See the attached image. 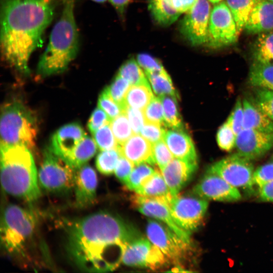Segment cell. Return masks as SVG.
I'll return each mask as SVG.
<instances>
[{"label": "cell", "instance_id": "816d5d0a", "mask_svg": "<svg viewBox=\"0 0 273 273\" xmlns=\"http://www.w3.org/2000/svg\"><path fill=\"white\" fill-rule=\"evenodd\" d=\"M169 6L175 11L181 14L190 11L198 0H166Z\"/></svg>", "mask_w": 273, "mask_h": 273}, {"label": "cell", "instance_id": "5bb4252c", "mask_svg": "<svg viewBox=\"0 0 273 273\" xmlns=\"http://www.w3.org/2000/svg\"><path fill=\"white\" fill-rule=\"evenodd\" d=\"M194 195L206 200L232 202L240 200L242 195L238 188L219 176L207 171L193 189Z\"/></svg>", "mask_w": 273, "mask_h": 273}, {"label": "cell", "instance_id": "7a4b0ae2", "mask_svg": "<svg viewBox=\"0 0 273 273\" xmlns=\"http://www.w3.org/2000/svg\"><path fill=\"white\" fill-rule=\"evenodd\" d=\"M54 0H3L1 6L2 56L21 73L29 72L28 61L51 22Z\"/></svg>", "mask_w": 273, "mask_h": 273}, {"label": "cell", "instance_id": "7402d4cb", "mask_svg": "<svg viewBox=\"0 0 273 273\" xmlns=\"http://www.w3.org/2000/svg\"><path fill=\"white\" fill-rule=\"evenodd\" d=\"M244 29L249 33L260 34L273 30V3L259 0L253 8Z\"/></svg>", "mask_w": 273, "mask_h": 273}, {"label": "cell", "instance_id": "b9f144b4", "mask_svg": "<svg viewBox=\"0 0 273 273\" xmlns=\"http://www.w3.org/2000/svg\"><path fill=\"white\" fill-rule=\"evenodd\" d=\"M152 154L155 164L160 170L167 165L174 157L164 141L152 144Z\"/></svg>", "mask_w": 273, "mask_h": 273}, {"label": "cell", "instance_id": "11a10c76", "mask_svg": "<svg viewBox=\"0 0 273 273\" xmlns=\"http://www.w3.org/2000/svg\"><path fill=\"white\" fill-rule=\"evenodd\" d=\"M209 2L213 4H217L221 2L222 0H208Z\"/></svg>", "mask_w": 273, "mask_h": 273}, {"label": "cell", "instance_id": "f5cc1de1", "mask_svg": "<svg viewBox=\"0 0 273 273\" xmlns=\"http://www.w3.org/2000/svg\"><path fill=\"white\" fill-rule=\"evenodd\" d=\"M259 199L264 202H273V180L258 189Z\"/></svg>", "mask_w": 273, "mask_h": 273}, {"label": "cell", "instance_id": "d6986e66", "mask_svg": "<svg viewBox=\"0 0 273 273\" xmlns=\"http://www.w3.org/2000/svg\"><path fill=\"white\" fill-rule=\"evenodd\" d=\"M197 168V162L174 158L160 169L171 194L175 196L185 186Z\"/></svg>", "mask_w": 273, "mask_h": 273}, {"label": "cell", "instance_id": "4fadbf2b", "mask_svg": "<svg viewBox=\"0 0 273 273\" xmlns=\"http://www.w3.org/2000/svg\"><path fill=\"white\" fill-rule=\"evenodd\" d=\"M168 259L148 239L140 237L130 243L124 251L122 262L128 266L156 269Z\"/></svg>", "mask_w": 273, "mask_h": 273}, {"label": "cell", "instance_id": "9a60e30c", "mask_svg": "<svg viewBox=\"0 0 273 273\" xmlns=\"http://www.w3.org/2000/svg\"><path fill=\"white\" fill-rule=\"evenodd\" d=\"M236 147L240 155L256 160L273 147V133L243 128L237 135Z\"/></svg>", "mask_w": 273, "mask_h": 273}, {"label": "cell", "instance_id": "5b68a950", "mask_svg": "<svg viewBox=\"0 0 273 273\" xmlns=\"http://www.w3.org/2000/svg\"><path fill=\"white\" fill-rule=\"evenodd\" d=\"M37 133L35 116L22 104L13 102L2 108L0 122L1 145L22 146L29 150Z\"/></svg>", "mask_w": 273, "mask_h": 273}, {"label": "cell", "instance_id": "d6a6232c", "mask_svg": "<svg viewBox=\"0 0 273 273\" xmlns=\"http://www.w3.org/2000/svg\"><path fill=\"white\" fill-rule=\"evenodd\" d=\"M151 165L146 163L135 165L124 184L126 187L134 192L141 188L156 170Z\"/></svg>", "mask_w": 273, "mask_h": 273}, {"label": "cell", "instance_id": "f6af8a7d", "mask_svg": "<svg viewBox=\"0 0 273 273\" xmlns=\"http://www.w3.org/2000/svg\"><path fill=\"white\" fill-rule=\"evenodd\" d=\"M273 180V161L257 167L253 172V186L258 189L265 184Z\"/></svg>", "mask_w": 273, "mask_h": 273}, {"label": "cell", "instance_id": "ffe728a7", "mask_svg": "<svg viewBox=\"0 0 273 273\" xmlns=\"http://www.w3.org/2000/svg\"><path fill=\"white\" fill-rule=\"evenodd\" d=\"M120 155L134 165L141 163L155 164L152 154V144L139 133H134L124 143L118 145Z\"/></svg>", "mask_w": 273, "mask_h": 273}, {"label": "cell", "instance_id": "f35d334b", "mask_svg": "<svg viewBox=\"0 0 273 273\" xmlns=\"http://www.w3.org/2000/svg\"><path fill=\"white\" fill-rule=\"evenodd\" d=\"M237 135L230 123L226 121L218 128L216 134V142L222 151L230 152L236 147Z\"/></svg>", "mask_w": 273, "mask_h": 273}, {"label": "cell", "instance_id": "1f68e13d", "mask_svg": "<svg viewBox=\"0 0 273 273\" xmlns=\"http://www.w3.org/2000/svg\"><path fill=\"white\" fill-rule=\"evenodd\" d=\"M159 98L163 106L164 124L172 129H181L183 123L178 110L177 98L171 96Z\"/></svg>", "mask_w": 273, "mask_h": 273}, {"label": "cell", "instance_id": "7c38bea8", "mask_svg": "<svg viewBox=\"0 0 273 273\" xmlns=\"http://www.w3.org/2000/svg\"><path fill=\"white\" fill-rule=\"evenodd\" d=\"M211 11L208 0H198L181 21L180 32L192 46L206 44Z\"/></svg>", "mask_w": 273, "mask_h": 273}, {"label": "cell", "instance_id": "bcb514c9", "mask_svg": "<svg viewBox=\"0 0 273 273\" xmlns=\"http://www.w3.org/2000/svg\"><path fill=\"white\" fill-rule=\"evenodd\" d=\"M129 121L134 133H140L146 119L143 110L126 106L123 111Z\"/></svg>", "mask_w": 273, "mask_h": 273}, {"label": "cell", "instance_id": "d590c367", "mask_svg": "<svg viewBox=\"0 0 273 273\" xmlns=\"http://www.w3.org/2000/svg\"><path fill=\"white\" fill-rule=\"evenodd\" d=\"M110 125L118 145L124 143L133 134V132L124 112L112 119Z\"/></svg>", "mask_w": 273, "mask_h": 273}, {"label": "cell", "instance_id": "ac0fdd59", "mask_svg": "<svg viewBox=\"0 0 273 273\" xmlns=\"http://www.w3.org/2000/svg\"><path fill=\"white\" fill-rule=\"evenodd\" d=\"M85 135L79 124L73 122L64 125L54 133L51 148L67 162L75 149Z\"/></svg>", "mask_w": 273, "mask_h": 273}, {"label": "cell", "instance_id": "277c9868", "mask_svg": "<svg viewBox=\"0 0 273 273\" xmlns=\"http://www.w3.org/2000/svg\"><path fill=\"white\" fill-rule=\"evenodd\" d=\"M74 1H65L61 17L52 30L37 66V73L41 76L64 71L77 54L79 34L74 13Z\"/></svg>", "mask_w": 273, "mask_h": 273}, {"label": "cell", "instance_id": "8fae6325", "mask_svg": "<svg viewBox=\"0 0 273 273\" xmlns=\"http://www.w3.org/2000/svg\"><path fill=\"white\" fill-rule=\"evenodd\" d=\"M254 171L251 160L237 153L215 162L207 171L219 176L238 189H252Z\"/></svg>", "mask_w": 273, "mask_h": 273}, {"label": "cell", "instance_id": "8992f818", "mask_svg": "<svg viewBox=\"0 0 273 273\" xmlns=\"http://www.w3.org/2000/svg\"><path fill=\"white\" fill-rule=\"evenodd\" d=\"M36 217L32 210L10 204L2 212L1 222V244L10 254L20 253L32 236Z\"/></svg>", "mask_w": 273, "mask_h": 273}, {"label": "cell", "instance_id": "9f6ffc18", "mask_svg": "<svg viewBox=\"0 0 273 273\" xmlns=\"http://www.w3.org/2000/svg\"><path fill=\"white\" fill-rule=\"evenodd\" d=\"M95 2H97V3H103L105 1H106L107 0H92Z\"/></svg>", "mask_w": 273, "mask_h": 273}, {"label": "cell", "instance_id": "484cf974", "mask_svg": "<svg viewBox=\"0 0 273 273\" xmlns=\"http://www.w3.org/2000/svg\"><path fill=\"white\" fill-rule=\"evenodd\" d=\"M154 97L149 83L132 85L126 95L125 104L143 110Z\"/></svg>", "mask_w": 273, "mask_h": 273}, {"label": "cell", "instance_id": "e0dca14e", "mask_svg": "<svg viewBox=\"0 0 273 273\" xmlns=\"http://www.w3.org/2000/svg\"><path fill=\"white\" fill-rule=\"evenodd\" d=\"M98 178L95 170L85 164L75 171L73 190L77 207L92 205L96 200Z\"/></svg>", "mask_w": 273, "mask_h": 273}, {"label": "cell", "instance_id": "7dc6e473", "mask_svg": "<svg viewBox=\"0 0 273 273\" xmlns=\"http://www.w3.org/2000/svg\"><path fill=\"white\" fill-rule=\"evenodd\" d=\"M136 61L143 69L145 73L161 72L165 70L161 63L157 59L148 54H139L136 57Z\"/></svg>", "mask_w": 273, "mask_h": 273}, {"label": "cell", "instance_id": "603a6c76", "mask_svg": "<svg viewBox=\"0 0 273 273\" xmlns=\"http://www.w3.org/2000/svg\"><path fill=\"white\" fill-rule=\"evenodd\" d=\"M243 128L273 133V120L254 104L247 99L243 101Z\"/></svg>", "mask_w": 273, "mask_h": 273}, {"label": "cell", "instance_id": "e575fe53", "mask_svg": "<svg viewBox=\"0 0 273 273\" xmlns=\"http://www.w3.org/2000/svg\"><path fill=\"white\" fill-rule=\"evenodd\" d=\"M120 154L117 149L104 150L97 156L96 165L99 171L109 175L114 172Z\"/></svg>", "mask_w": 273, "mask_h": 273}, {"label": "cell", "instance_id": "cb8c5ba5", "mask_svg": "<svg viewBox=\"0 0 273 273\" xmlns=\"http://www.w3.org/2000/svg\"><path fill=\"white\" fill-rule=\"evenodd\" d=\"M135 192L140 195L159 199L165 202L172 196L161 171L157 170Z\"/></svg>", "mask_w": 273, "mask_h": 273}, {"label": "cell", "instance_id": "7bdbcfd3", "mask_svg": "<svg viewBox=\"0 0 273 273\" xmlns=\"http://www.w3.org/2000/svg\"><path fill=\"white\" fill-rule=\"evenodd\" d=\"M98 105L111 120L123 112V108L111 98L106 88L99 97Z\"/></svg>", "mask_w": 273, "mask_h": 273}, {"label": "cell", "instance_id": "f907efd6", "mask_svg": "<svg viewBox=\"0 0 273 273\" xmlns=\"http://www.w3.org/2000/svg\"><path fill=\"white\" fill-rule=\"evenodd\" d=\"M134 164L122 156H120L114 173L116 177L124 184L131 173Z\"/></svg>", "mask_w": 273, "mask_h": 273}, {"label": "cell", "instance_id": "9c48e42d", "mask_svg": "<svg viewBox=\"0 0 273 273\" xmlns=\"http://www.w3.org/2000/svg\"><path fill=\"white\" fill-rule=\"evenodd\" d=\"M166 203L177 224L189 234L201 225L208 207L207 200L196 195L177 194Z\"/></svg>", "mask_w": 273, "mask_h": 273}, {"label": "cell", "instance_id": "836d02e7", "mask_svg": "<svg viewBox=\"0 0 273 273\" xmlns=\"http://www.w3.org/2000/svg\"><path fill=\"white\" fill-rule=\"evenodd\" d=\"M117 74L128 80L131 85L149 83L145 72L133 59H129L123 63Z\"/></svg>", "mask_w": 273, "mask_h": 273}, {"label": "cell", "instance_id": "3957f363", "mask_svg": "<svg viewBox=\"0 0 273 273\" xmlns=\"http://www.w3.org/2000/svg\"><path fill=\"white\" fill-rule=\"evenodd\" d=\"M1 182L7 194L32 202L40 196L38 173L29 149L1 145Z\"/></svg>", "mask_w": 273, "mask_h": 273}, {"label": "cell", "instance_id": "6da1fadb", "mask_svg": "<svg viewBox=\"0 0 273 273\" xmlns=\"http://www.w3.org/2000/svg\"><path fill=\"white\" fill-rule=\"evenodd\" d=\"M67 234V250L71 259L79 268L90 272L117 268L127 246L141 237L133 225L103 211L73 221Z\"/></svg>", "mask_w": 273, "mask_h": 273}, {"label": "cell", "instance_id": "d4e9b609", "mask_svg": "<svg viewBox=\"0 0 273 273\" xmlns=\"http://www.w3.org/2000/svg\"><path fill=\"white\" fill-rule=\"evenodd\" d=\"M249 81L254 86L273 91V64L254 61L250 67Z\"/></svg>", "mask_w": 273, "mask_h": 273}, {"label": "cell", "instance_id": "4dcf8cb0", "mask_svg": "<svg viewBox=\"0 0 273 273\" xmlns=\"http://www.w3.org/2000/svg\"><path fill=\"white\" fill-rule=\"evenodd\" d=\"M155 93L159 97L171 96L178 98L171 79L166 70L161 72L145 73Z\"/></svg>", "mask_w": 273, "mask_h": 273}, {"label": "cell", "instance_id": "db71d44e", "mask_svg": "<svg viewBox=\"0 0 273 273\" xmlns=\"http://www.w3.org/2000/svg\"><path fill=\"white\" fill-rule=\"evenodd\" d=\"M130 0H109L111 4L120 13L122 14Z\"/></svg>", "mask_w": 273, "mask_h": 273}, {"label": "cell", "instance_id": "8d00e7d4", "mask_svg": "<svg viewBox=\"0 0 273 273\" xmlns=\"http://www.w3.org/2000/svg\"><path fill=\"white\" fill-rule=\"evenodd\" d=\"M131 85L128 80L117 74L109 86L106 88L111 98L123 108V111L126 107L125 97Z\"/></svg>", "mask_w": 273, "mask_h": 273}, {"label": "cell", "instance_id": "30bf717a", "mask_svg": "<svg viewBox=\"0 0 273 273\" xmlns=\"http://www.w3.org/2000/svg\"><path fill=\"white\" fill-rule=\"evenodd\" d=\"M148 239L156 246L168 260L179 263L186 258L191 249L188 242L166 224L150 220L146 226Z\"/></svg>", "mask_w": 273, "mask_h": 273}, {"label": "cell", "instance_id": "c3c4849f", "mask_svg": "<svg viewBox=\"0 0 273 273\" xmlns=\"http://www.w3.org/2000/svg\"><path fill=\"white\" fill-rule=\"evenodd\" d=\"M243 103L239 98L237 100L235 107L226 120L236 135L243 129Z\"/></svg>", "mask_w": 273, "mask_h": 273}, {"label": "cell", "instance_id": "60d3db41", "mask_svg": "<svg viewBox=\"0 0 273 273\" xmlns=\"http://www.w3.org/2000/svg\"><path fill=\"white\" fill-rule=\"evenodd\" d=\"M143 112L146 121L164 124L163 109L159 97H154Z\"/></svg>", "mask_w": 273, "mask_h": 273}, {"label": "cell", "instance_id": "74e56055", "mask_svg": "<svg viewBox=\"0 0 273 273\" xmlns=\"http://www.w3.org/2000/svg\"><path fill=\"white\" fill-rule=\"evenodd\" d=\"M93 134L98 147L101 150L117 149L118 143L112 132L110 123L101 127Z\"/></svg>", "mask_w": 273, "mask_h": 273}, {"label": "cell", "instance_id": "681fc988", "mask_svg": "<svg viewBox=\"0 0 273 273\" xmlns=\"http://www.w3.org/2000/svg\"><path fill=\"white\" fill-rule=\"evenodd\" d=\"M111 121L107 114L99 106L93 112L88 122L87 126L93 134L98 129L109 124Z\"/></svg>", "mask_w": 273, "mask_h": 273}, {"label": "cell", "instance_id": "52a82bcc", "mask_svg": "<svg viewBox=\"0 0 273 273\" xmlns=\"http://www.w3.org/2000/svg\"><path fill=\"white\" fill-rule=\"evenodd\" d=\"M76 170L49 147L38 172L39 185L48 192H68L73 189Z\"/></svg>", "mask_w": 273, "mask_h": 273}, {"label": "cell", "instance_id": "f1b7e54d", "mask_svg": "<svg viewBox=\"0 0 273 273\" xmlns=\"http://www.w3.org/2000/svg\"><path fill=\"white\" fill-rule=\"evenodd\" d=\"M148 7L154 19L162 26L174 22L180 15L173 10L166 0H148Z\"/></svg>", "mask_w": 273, "mask_h": 273}, {"label": "cell", "instance_id": "6f0895ef", "mask_svg": "<svg viewBox=\"0 0 273 273\" xmlns=\"http://www.w3.org/2000/svg\"><path fill=\"white\" fill-rule=\"evenodd\" d=\"M273 3V0H268Z\"/></svg>", "mask_w": 273, "mask_h": 273}, {"label": "cell", "instance_id": "f546056e", "mask_svg": "<svg viewBox=\"0 0 273 273\" xmlns=\"http://www.w3.org/2000/svg\"><path fill=\"white\" fill-rule=\"evenodd\" d=\"M236 22L240 34L244 29L249 16L259 0H225Z\"/></svg>", "mask_w": 273, "mask_h": 273}, {"label": "cell", "instance_id": "2e32d148", "mask_svg": "<svg viewBox=\"0 0 273 273\" xmlns=\"http://www.w3.org/2000/svg\"><path fill=\"white\" fill-rule=\"evenodd\" d=\"M132 203L142 214L163 222L185 241L190 243V234L181 228L174 219L169 207L164 201L136 194Z\"/></svg>", "mask_w": 273, "mask_h": 273}, {"label": "cell", "instance_id": "ba28073f", "mask_svg": "<svg viewBox=\"0 0 273 273\" xmlns=\"http://www.w3.org/2000/svg\"><path fill=\"white\" fill-rule=\"evenodd\" d=\"M237 25L226 3L220 2L211 11L206 46L216 49L231 46L237 41Z\"/></svg>", "mask_w": 273, "mask_h": 273}, {"label": "cell", "instance_id": "ab89813d", "mask_svg": "<svg viewBox=\"0 0 273 273\" xmlns=\"http://www.w3.org/2000/svg\"><path fill=\"white\" fill-rule=\"evenodd\" d=\"M255 102L261 111L273 120V91L263 88L257 89Z\"/></svg>", "mask_w": 273, "mask_h": 273}, {"label": "cell", "instance_id": "ee69618b", "mask_svg": "<svg viewBox=\"0 0 273 273\" xmlns=\"http://www.w3.org/2000/svg\"><path fill=\"white\" fill-rule=\"evenodd\" d=\"M166 130L161 124L146 121L140 133L153 144L163 140Z\"/></svg>", "mask_w": 273, "mask_h": 273}, {"label": "cell", "instance_id": "44dd1931", "mask_svg": "<svg viewBox=\"0 0 273 273\" xmlns=\"http://www.w3.org/2000/svg\"><path fill=\"white\" fill-rule=\"evenodd\" d=\"M163 141L173 157L197 162V155L191 138L181 129L166 130Z\"/></svg>", "mask_w": 273, "mask_h": 273}, {"label": "cell", "instance_id": "83f0119b", "mask_svg": "<svg viewBox=\"0 0 273 273\" xmlns=\"http://www.w3.org/2000/svg\"><path fill=\"white\" fill-rule=\"evenodd\" d=\"M252 52L254 61L273 64V30L258 34Z\"/></svg>", "mask_w": 273, "mask_h": 273}, {"label": "cell", "instance_id": "4316f807", "mask_svg": "<svg viewBox=\"0 0 273 273\" xmlns=\"http://www.w3.org/2000/svg\"><path fill=\"white\" fill-rule=\"evenodd\" d=\"M97 147L94 139L86 135L75 149L67 162L77 169L95 155Z\"/></svg>", "mask_w": 273, "mask_h": 273}]
</instances>
